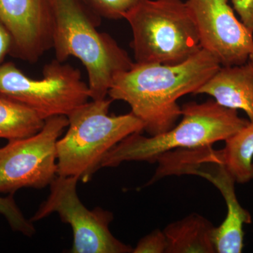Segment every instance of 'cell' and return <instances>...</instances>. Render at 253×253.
Segmentation results:
<instances>
[{"label": "cell", "instance_id": "cell-1", "mask_svg": "<svg viewBox=\"0 0 253 253\" xmlns=\"http://www.w3.org/2000/svg\"><path fill=\"white\" fill-rule=\"evenodd\" d=\"M217 58L201 49L175 65L136 63L118 75L108 96L129 104L150 136L166 132L181 116L178 99L194 94L219 68Z\"/></svg>", "mask_w": 253, "mask_h": 253}, {"label": "cell", "instance_id": "cell-2", "mask_svg": "<svg viewBox=\"0 0 253 253\" xmlns=\"http://www.w3.org/2000/svg\"><path fill=\"white\" fill-rule=\"evenodd\" d=\"M51 1L55 59L60 62L71 56L79 59L87 73L90 99H106L116 76L134 62L112 37L98 31L102 18L82 0Z\"/></svg>", "mask_w": 253, "mask_h": 253}, {"label": "cell", "instance_id": "cell-3", "mask_svg": "<svg viewBox=\"0 0 253 253\" xmlns=\"http://www.w3.org/2000/svg\"><path fill=\"white\" fill-rule=\"evenodd\" d=\"M181 116V122L166 132L150 137L141 133L126 136L105 156L101 168L117 167L126 161L152 163L168 151L212 146L250 123L240 117L237 110L224 107L214 99L183 105Z\"/></svg>", "mask_w": 253, "mask_h": 253}, {"label": "cell", "instance_id": "cell-4", "mask_svg": "<svg viewBox=\"0 0 253 253\" xmlns=\"http://www.w3.org/2000/svg\"><path fill=\"white\" fill-rule=\"evenodd\" d=\"M113 101L111 98L91 100L68 116V130L56 144L58 175L88 182L115 146L144 130V123L131 112L110 116Z\"/></svg>", "mask_w": 253, "mask_h": 253}, {"label": "cell", "instance_id": "cell-5", "mask_svg": "<svg viewBox=\"0 0 253 253\" xmlns=\"http://www.w3.org/2000/svg\"><path fill=\"white\" fill-rule=\"evenodd\" d=\"M123 19L131 27L136 63L179 64L202 49L183 0H141Z\"/></svg>", "mask_w": 253, "mask_h": 253}, {"label": "cell", "instance_id": "cell-6", "mask_svg": "<svg viewBox=\"0 0 253 253\" xmlns=\"http://www.w3.org/2000/svg\"><path fill=\"white\" fill-rule=\"evenodd\" d=\"M43 78L32 79L12 62L0 66V97L26 105L44 120L68 116L90 99L78 68L56 59L43 68Z\"/></svg>", "mask_w": 253, "mask_h": 253}, {"label": "cell", "instance_id": "cell-7", "mask_svg": "<svg viewBox=\"0 0 253 253\" xmlns=\"http://www.w3.org/2000/svg\"><path fill=\"white\" fill-rule=\"evenodd\" d=\"M78 180L76 176L57 175L49 185L47 199L32 217V222L58 213L61 220L72 228L71 253H132L130 246L116 239L110 231L112 212L100 208L91 211L83 204L77 193Z\"/></svg>", "mask_w": 253, "mask_h": 253}, {"label": "cell", "instance_id": "cell-8", "mask_svg": "<svg viewBox=\"0 0 253 253\" xmlns=\"http://www.w3.org/2000/svg\"><path fill=\"white\" fill-rule=\"evenodd\" d=\"M68 123L67 116L47 118L37 134L0 149V193L51 184L58 175L56 144Z\"/></svg>", "mask_w": 253, "mask_h": 253}, {"label": "cell", "instance_id": "cell-9", "mask_svg": "<svg viewBox=\"0 0 253 253\" xmlns=\"http://www.w3.org/2000/svg\"><path fill=\"white\" fill-rule=\"evenodd\" d=\"M202 49L221 66L248 62L253 51V33L236 17L229 0H186Z\"/></svg>", "mask_w": 253, "mask_h": 253}, {"label": "cell", "instance_id": "cell-10", "mask_svg": "<svg viewBox=\"0 0 253 253\" xmlns=\"http://www.w3.org/2000/svg\"><path fill=\"white\" fill-rule=\"evenodd\" d=\"M0 21L12 39L11 56L35 63L52 49L51 0H0Z\"/></svg>", "mask_w": 253, "mask_h": 253}, {"label": "cell", "instance_id": "cell-11", "mask_svg": "<svg viewBox=\"0 0 253 253\" xmlns=\"http://www.w3.org/2000/svg\"><path fill=\"white\" fill-rule=\"evenodd\" d=\"M202 176L219 190L227 208L224 221L213 229L212 241L216 253H242L244 246V226L251 224L252 217L249 211L240 204L235 192V180L222 164L210 168Z\"/></svg>", "mask_w": 253, "mask_h": 253}, {"label": "cell", "instance_id": "cell-12", "mask_svg": "<svg viewBox=\"0 0 253 253\" xmlns=\"http://www.w3.org/2000/svg\"><path fill=\"white\" fill-rule=\"evenodd\" d=\"M194 94H207L221 106L242 110L253 123V64L221 68Z\"/></svg>", "mask_w": 253, "mask_h": 253}, {"label": "cell", "instance_id": "cell-13", "mask_svg": "<svg viewBox=\"0 0 253 253\" xmlns=\"http://www.w3.org/2000/svg\"><path fill=\"white\" fill-rule=\"evenodd\" d=\"M214 226L202 215L193 213L165 228L167 253H215Z\"/></svg>", "mask_w": 253, "mask_h": 253}, {"label": "cell", "instance_id": "cell-14", "mask_svg": "<svg viewBox=\"0 0 253 253\" xmlns=\"http://www.w3.org/2000/svg\"><path fill=\"white\" fill-rule=\"evenodd\" d=\"M220 150L221 163L238 184L253 179V123L241 128L225 140Z\"/></svg>", "mask_w": 253, "mask_h": 253}, {"label": "cell", "instance_id": "cell-15", "mask_svg": "<svg viewBox=\"0 0 253 253\" xmlns=\"http://www.w3.org/2000/svg\"><path fill=\"white\" fill-rule=\"evenodd\" d=\"M46 120L34 110L13 100L0 97V138L18 140L34 135Z\"/></svg>", "mask_w": 253, "mask_h": 253}, {"label": "cell", "instance_id": "cell-16", "mask_svg": "<svg viewBox=\"0 0 253 253\" xmlns=\"http://www.w3.org/2000/svg\"><path fill=\"white\" fill-rule=\"evenodd\" d=\"M101 18L123 19L125 15L135 7L141 0H82Z\"/></svg>", "mask_w": 253, "mask_h": 253}, {"label": "cell", "instance_id": "cell-17", "mask_svg": "<svg viewBox=\"0 0 253 253\" xmlns=\"http://www.w3.org/2000/svg\"><path fill=\"white\" fill-rule=\"evenodd\" d=\"M0 214L4 216L13 230L27 236H33L36 233L33 222L23 215L12 194L6 197H0Z\"/></svg>", "mask_w": 253, "mask_h": 253}, {"label": "cell", "instance_id": "cell-18", "mask_svg": "<svg viewBox=\"0 0 253 253\" xmlns=\"http://www.w3.org/2000/svg\"><path fill=\"white\" fill-rule=\"evenodd\" d=\"M167 247V239L164 232L157 229L140 239L132 253H166Z\"/></svg>", "mask_w": 253, "mask_h": 253}, {"label": "cell", "instance_id": "cell-19", "mask_svg": "<svg viewBox=\"0 0 253 253\" xmlns=\"http://www.w3.org/2000/svg\"><path fill=\"white\" fill-rule=\"evenodd\" d=\"M240 20L253 33V0H231Z\"/></svg>", "mask_w": 253, "mask_h": 253}, {"label": "cell", "instance_id": "cell-20", "mask_svg": "<svg viewBox=\"0 0 253 253\" xmlns=\"http://www.w3.org/2000/svg\"><path fill=\"white\" fill-rule=\"evenodd\" d=\"M12 47V39L9 32L0 21V66L6 55L10 54Z\"/></svg>", "mask_w": 253, "mask_h": 253}, {"label": "cell", "instance_id": "cell-21", "mask_svg": "<svg viewBox=\"0 0 253 253\" xmlns=\"http://www.w3.org/2000/svg\"><path fill=\"white\" fill-rule=\"evenodd\" d=\"M249 61L253 64V51H252V53H251V55H250Z\"/></svg>", "mask_w": 253, "mask_h": 253}]
</instances>
